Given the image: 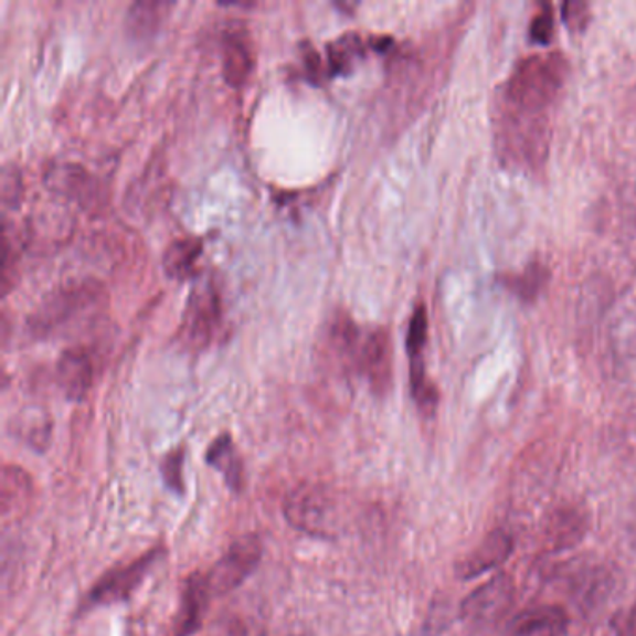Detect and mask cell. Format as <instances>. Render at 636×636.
Here are the masks:
<instances>
[{"mask_svg": "<svg viewBox=\"0 0 636 636\" xmlns=\"http://www.w3.org/2000/svg\"><path fill=\"white\" fill-rule=\"evenodd\" d=\"M202 241L199 237H183L170 243L169 248L162 256V267L165 273L174 280H186L194 275L197 264L202 256Z\"/></svg>", "mask_w": 636, "mask_h": 636, "instance_id": "obj_18", "label": "cell"}, {"mask_svg": "<svg viewBox=\"0 0 636 636\" xmlns=\"http://www.w3.org/2000/svg\"><path fill=\"white\" fill-rule=\"evenodd\" d=\"M368 47H373L372 40L364 42V38L357 32H348L337 38L335 42L327 43V75H348L367 53Z\"/></svg>", "mask_w": 636, "mask_h": 636, "instance_id": "obj_17", "label": "cell"}, {"mask_svg": "<svg viewBox=\"0 0 636 636\" xmlns=\"http://www.w3.org/2000/svg\"><path fill=\"white\" fill-rule=\"evenodd\" d=\"M284 636V635H283ZM286 636H305V635H286Z\"/></svg>", "mask_w": 636, "mask_h": 636, "instance_id": "obj_28", "label": "cell"}, {"mask_svg": "<svg viewBox=\"0 0 636 636\" xmlns=\"http://www.w3.org/2000/svg\"><path fill=\"white\" fill-rule=\"evenodd\" d=\"M286 521L303 534L329 540L337 532L338 508L329 489L316 484L295 487L284 500Z\"/></svg>", "mask_w": 636, "mask_h": 636, "instance_id": "obj_3", "label": "cell"}, {"mask_svg": "<svg viewBox=\"0 0 636 636\" xmlns=\"http://www.w3.org/2000/svg\"><path fill=\"white\" fill-rule=\"evenodd\" d=\"M107 305V292L94 280L64 284L42 300L29 319V330L36 338L62 337L92 324Z\"/></svg>", "mask_w": 636, "mask_h": 636, "instance_id": "obj_2", "label": "cell"}, {"mask_svg": "<svg viewBox=\"0 0 636 636\" xmlns=\"http://www.w3.org/2000/svg\"><path fill=\"white\" fill-rule=\"evenodd\" d=\"M161 547L145 552L142 556L132 560L129 564L118 565L115 570L107 571L105 575L92 586L85 600L81 601L78 614H86L99 608V606L116 605L129 600L138 586L145 583L146 576L156 568L157 562L162 559Z\"/></svg>", "mask_w": 636, "mask_h": 636, "instance_id": "obj_5", "label": "cell"}, {"mask_svg": "<svg viewBox=\"0 0 636 636\" xmlns=\"http://www.w3.org/2000/svg\"><path fill=\"white\" fill-rule=\"evenodd\" d=\"M543 283H545V269L541 265H532L524 271V275L516 276L510 286L522 299H534L543 288Z\"/></svg>", "mask_w": 636, "mask_h": 636, "instance_id": "obj_22", "label": "cell"}, {"mask_svg": "<svg viewBox=\"0 0 636 636\" xmlns=\"http://www.w3.org/2000/svg\"><path fill=\"white\" fill-rule=\"evenodd\" d=\"M427 338V316L426 308L416 307L407 332V353L409 359L422 357V351L426 348Z\"/></svg>", "mask_w": 636, "mask_h": 636, "instance_id": "obj_21", "label": "cell"}, {"mask_svg": "<svg viewBox=\"0 0 636 636\" xmlns=\"http://www.w3.org/2000/svg\"><path fill=\"white\" fill-rule=\"evenodd\" d=\"M205 462L223 475L230 489L240 492L245 486V467L240 454L235 451L234 441L229 433H223L211 443L205 454Z\"/></svg>", "mask_w": 636, "mask_h": 636, "instance_id": "obj_16", "label": "cell"}, {"mask_svg": "<svg viewBox=\"0 0 636 636\" xmlns=\"http://www.w3.org/2000/svg\"><path fill=\"white\" fill-rule=\"evenodd\" d=\"M513 551V540L505 530H495L481 541L480 545L463 556L457 564V575L462 579H473L487 571L499 568Z\"/></svg>", "mask_w": 636, "mask_h": 636, "instance_id": "obj_13", "label": "cell"}, {"mask_svg": "<svg viewBox=\"0 0 636 636\" xmlns=\"http://www.w3.org/2000/svg\"><path fill=\"white\" fill-rule=\"evenodd\" d=\"M221 325H223L221 292L210 276H205L192 288L187 300L180 325L181 340L192 351H200L213 342L216 332L221 330Z\"/></svg>", "mask_w": 636, "mask_h": 636, "instance_id": "obj_4", "label": "cell"}, {"mask_svg": "<svg viewBox=\"0 0 636 636\" xmlns=\"http://www.w3.org/2000/svg\"><path fill=\"white\" fill-rule=\"evenodd\" d=\"M34 500V484L24 468L7 465L2 470V517L15 521L23 517Z\"/></svg>", "mask_w": 636, "mask_h": 636, "instance_id": "obj_14", "label": "cell"}, {"mask_svg": "<svg viewBox=\"0 0 636 636\" xmlns=\"http://www.w3.org/2000/svg\"><path fill=\"white\" fill-rule=\"evenodd\" d=\"M530 38L532 42L547 45L552 38V10L551 7H543L541 13L536 15L534 21L530 24Z\"/></svg>", "mask_w": 636, "mask_h": 636, "instance_id": "obj_24", "label": "cell"}, {"mask_svg": "<svg viewBox=\"0 0 636 636\" xmlns=\"http://www.w3.org/2000/svg\"><path fill=\"white\" fill-rule=\"evenodd\" d=\"M565 23L571 29H583L589 19V7L586 4H564Z\"/></svg>", "mask_w": 636, "mask_h": 636, "instance_id": "obj_26", "label": "cell"}, {"mask_svg": "<svg viewBox=\"0 0 636 636\" xmlns=\"http://www.w3.org/2000/svg\"><path fill=\"white\" fill-rule=\"evenodd\" d=\"M570 618L560 606H536L506 622L499 636H565Z\"/></svg>", "mask_w": 636, "mask_h": 636, "instance_id": "obj_11", "label": "cell"}, {"mask_svg": "<svg viewBox=\"0 0 636 636\" xmlns=\"http://www.w3.org/2000/svg\"><path fill=\"white\" fill-rule=\"evenodd\" d=\"M45 183L51 191L59 192L64 199L73 200L77 204H88L96 192L92 176L73 162L51 167L45 176Z\"/></svg>", "mask_w": 636, "mask_h": 636, "instance_id": "obj_15", "label": "cell"}, {"mask_svg": "<svg viewBox=\"0 0 636 636\" xmlns=\"http://www.w3.org/2000/svg\"><path fill=\"white\" fill-rule=\"evenodd\" d=\"M513 600L516 586L510 576H495L463 601L462 619L473 630L492 629L510 613Z\"/></svg>", "mask_w": 636, "mask_h": 636, "instance_id": "obj_8", "label": "cell"}, {"mask_svg": "<svg viewBox=\"0 0 636 636\" xmlns=\"http://www.w3.org/2000/svg\"><path fill=\"white\" fill-rule=\"evenodd\" d=\"M21 192H23V181H21L18 167L7 165L2 170V204L4 208H15L21 200Z\"/></svg>", "mask_w": 636, "mask_h": 636, "instance_id": "obj_23", "label": "cell"}, {"mask_svg": "<svg viewBox=\"0 0 636 636\" xmlns=\"http://www.w3.org/2000/svg\"><path fill=\"white\" fill-rule=\"evenodd\" d=\"M262 556H264V541L259 540L258 536H243L234 541L223 559L219 560L208 573V583L213 597H223L245 583L258 568Z\"/></svg>", "mask_w": 636, "mask_h": 636, "instance_id": "obj_7", "label": "cell"}, {"mask_svg": "<svg viewBox=\"0 0 636 636\" xmlns=\"http://www.w3.org/2000/svg\"><path fill=\"white\" fill-rule=\"evenodd\" d=\"M303 61H305V67H307V73L312 77V81L318 83L319 77H324V73L327 70L324 67V62L319 59V54L310 47H303ZM329 77V75H327Z\"/></svg>", "mask_w": 636, "mask_h": 636, "instance_id": "obj_27", "label": "cell"}, {"mask_svg": "<svg viewBox=\"0 0 636 636\" xmlns=\"http://www.w3.org/2000/svg\"><path fill=\"white\" fill-rule=\"evenodd\" d=\"M172 4L167 2H135L127 12V31L135 40H150L161 29Z\"/></svg>", "mask_w": 636, "mask_h": 636, "instance_id": "obj_19", "label": "cell"}, {"mask_svg": "<svg viewBox=\"0 0 636 636\" xmlns=\"http://www.w3.org/2000/svg\"><path fill=\"white\" fill-rule=\"evenodd\" d=\"M223 72L230 86L241 88L254 72L253 38L243 24L235 23L223 34Z\"/></svg>", "mask_w": 636, "mask_h": 636, "instance_id": "obj_10", "label": "cell"}, {"mask_svg": "<svg viewBox=\"0 0 636 636\" xmlns=\"http://www.w3.org/2000/svg\"><path fill=\"white\" fill-rule=\"evenodd\" d=\"M183 462H186V452L183 448H176L162 457L161 476L169 489L181 495L186 491V480H183Z\"/></svg>", "mask_w": 636, "mask_h": 636, "instance_id": "obj_20", "label": "cell"}, {"mask_svg": "<svg viewBox=\"0 0 636 636\" xmlns=\"http://www.w3.org/2000/svg\"><path fill=\"white\" fill-rule=\"evenodd\" d=\"M343 359L367 379L372 391L378 394L389 391L392 381V343L386 330H359Z\"/></svg>", "mask_w": 636, "mask_h": 636, "instance_id": "obj_6", "label": "cell"}, {"mask_svg": "<svg viewBox=\"0 0 636 636\" xmlns=\"http://www.w3.org/2000/svg\"><path fill=\"white\" fill-rule=\"evenodd\" d=\"M611 627H613L616 636H636V601L629 608L614 614V618L611 619Z\"/></svg>", "mask_w": 636, "mask_h": 636, "instance_id": "obj_25", "label": "cell"}, {"mask_svg": "<svg viewBox=\"0 0 636 636\" xmlns=\"http://www.w3.org/2000/svg\"><path fill=\"white\" fill-rule=\"evenodd\" d=\"M211 600L213 594L208 583V575L192 573L187 579L181 594L180 613L176 616V636H191L199 633Z\"/></svg>", "mask_w": 636, "mask_h": 636, "instance_id": "obj_12", "label": "cell"}, {"mask_svg": "<svg viewBox=\"0 0 636 636\" xmlns=\"http://www.w3.org/2000/svg\"><path fill=\"white\" fill-rule=\"evenodd\" d=\"M568 77V62L559 53L530 56L517 64L500 91L497 132L506 161H543L551 108Z\"/></svg>", "mask_w": 636, "mask_h": 636, "instance_id": "obj_1", "label": "cell"}, {"mask_svg": "<svg viewBox=\"0 0 636 636\" xmlns=\"http://www.w3.org/2000/svg\"><path fill=\"white\" fill-rule=\"evenodd\" d=\"M56 378L62 392L70 400L81 402L91 392L94 379H96V361L91 349L83 346L67 348L56 364Z\"/></svg>", "mask_w": 636, "mask_h": 636, "instance_id": "obj_9", "label": "cell"}]
</instances>
